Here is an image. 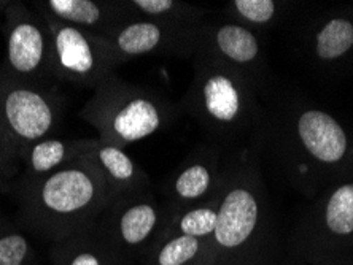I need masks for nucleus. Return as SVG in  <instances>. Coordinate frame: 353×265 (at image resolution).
Returning a JSON list of instances; mask_svg holds the SVG:
<instances>
[{
  "mask_svg": "<svg viewBox=\"0 0 353 265\" xmlns=\"http://www.w3.org/2000/svg\"><path fill=\"white\" fill-rule=\"evenodd\" d=\"M271 249L272 213L266 183L258 156L243 149L223 169L209 265H269Z\"/></svg>",
  "mask_w": 353,
  "mask_h": 265,
  "instance_id": "nucleus-1",
  "label": "nucleus"
},
{
  "mask_svg": "<svg viewBox=\"0 0 353 265\" xmlns=\"http://www.w3.org/2000/svg\"><path fill=\"white\" fill-rule=\"evenodd\" d=\"M10 194L18 200L21 222L54 243L94 224L110 204L107 186L86 156L40 180L12 184Z\"/></svg>",
  "mask_w": 353,
  "mask_h": 265,
  "instance_id": "nucleus-2",
  "label": "nucleus"
},
{
  "mask_svg": "<svg viewBox=\"0 0 353 265\" xmlns=\"http://www.w3.org/2000/svg\"><path fill=\"white\" fill-rule=\"evenodd\" d=\"M193 59V81L181 102L185 112L216 145L226 147L245 138L258 145L266 126V112L253 86L202 46Z\"/></svg>",
  "mask_w": 353,
  "mask_h": 265,
  "instance_id": "nucleus-3",
  "label": "nucleus"
},
{
  "mask_svg": "<svg viewBox=\"0 0 353 265\" xmlns=\"http://www.w3.org/2000/svg\"><path fill=\"white\" fill-rule=\"evenodd\" d=\"M79 114L102 142L126 148L168 129L179 116V108L161 92L115 75L92 91Z\"/></svg>",
  "mask_w": 353,
  "mask_h": 265,
  "instance_id": "nucleus-4",
  "label": "nucleus"
},
{
  "mask_svg": "<svg viewBox=\"0 0 353 265\" xmlns=\"http://www.w3.org/2000/svg\"><path fill=\"white\" fill-rule=\"evenodd\" d=\"M64 110L58 87L19 81L0 67V175L5 181L12 184L17 180L30 145L53 137Z\"/></svg>",
  "mask_w": 353,
  "mask_h": 265,
  "instance_id": "nucleus-5",
  "label": "nucleus"
},
{
  "mask_svg": "<svg viewBox=\"0 0 353 265\" xmlns=\"http://www.w3.org/2000/svg\"><path fill=\"white\" fill-rule=\"evenodd\" d=\"M282 137L283 153L292 170L304 183H316V170L331 169L341 164L349 151V138L337 119L314 107H303L285 116Z\"/></svg>",
  "mask_w": 353,
  "mask_h": 265,
  "instance_id": "nucleus-6",
  "label": "nucleus"
},
{
  "mask_svg": "<svg viewBox=\"0 0 353 265\" xmlns=\"http://www.w3.org/2000/svg\"><path fill=\"white\" fill-rule=\"evenodd\" d=\"M3 72L35 86H56L53 35L45 18L30 5L10 0L2 19Z\"/></svg>",
  "mask_w": 353,
  "mask_h": 265,
  "instance_id": "nucleus-7",
  "label": "nucleus"
},
{
  "mask_svg": "<svg viewBox=\"0 0 353 265\" xmlns=\"http://www.w3.org/2000/svg\"><path fill=\"white\" fill-rule=\"evenodd\" d=\"M170 210L152 191L112 200L97 220V229L123 262L143 259L168 227Z\"/></svg>",
  "mask_w": 353,
  "mask_h": 265,
  "instance_id": "nucleus-8",
  "label": "nucleus"
},
{
  "mask_svg": "<svg viewBox=\"0 0 353 265\" xmlns=\"http://www.w3.org/2000/svg\"><path fill=\"white\" fill-rule=\"evenodd\" d=\"M43 18L53 35L54 74L58 83H70L94 91L117 75L119 62L105 40L50 17Z\"/></svg>",
  "mask_w": 353,
  "mask_h": 265,
  "instance_id": "nucleus-9",
  "label": "nucleus"
},
{
  "mask_svg": "<svg viewBox=\"0 0 353 265\" xmlns=\"http://www.w3.org/2000/svg\"><path fill=\"white\" fill-rule=\"evenodd\" d=\"M201 24L180 25L132 18L103 40L119 64L143 56L193 57L199 48Z\"/></svg>",
  "mask_w": 353,
  "mask_h": 265,
  "instance_id": "nucleus-10",
  "label": "nucleus"
},
{
  "mask_svg": "<svg viewBox=\"0 0 353 265\" xmlns=\"http://www.w3.org/2000/svg\"><path fill=\"white\" fill-rule=\"evenodd\" d=\"M199 46L245 78L256 94L266 92V53L255 29L230 18H205L199 29Z\"/></svg>",
  "mask_w": 353,
  "mask_h": 265,
  "instance_id": "nucleus-11",
  "label": "nucleus"
},
{
  "mask_svg": "<svg viewBox=\"0 0 353 265\" xmlns=\"http://www.w3.org/2000/svg\"><path fill=\"white\" fill-rule=\"evenodd\" d=\"M350 235H353V183H344L305 215L296 237L301 262L314 265L331 240Z\"/></svg>",
  "mask_w": 353,
  "mask_h": 265,
  "instance_id": "nucleus-12",
  "label": "nucleus"
},
{
  "mask_svg": "<svg viewBox=\"0 0 353 265\" xmlns=\"http://www.w3.org/2000/svg\"><path fill=\"white\" fill-rule=\"evenodd\" d=\"M223 169L215 145L196 148L164 183L165 205L180 210L212 200L220 191Z\"/></svg>",
  "mask_w": 353,
  "mask_h": 265,
  "instance_id": "nucleus-13",
  "label": "nucleus"
},
{
  "mask_svg": "<svg viewBox=\"0 0 353 265\" xmlns=\"http://www.w3.org/2000/svg\"><path fill=\"white\" fill-rule=\"evenodd\" d=\"M32 7L43 17L74 25L105 39L119 25L132 19L126 2L107 0H39Z\"/></svg>",
  "mask_w": 353,
  "mask_h": 265,
  "instance_id": "nucleus-14",
  "label": "nucleus"
},
{
  "mask_svg": "<svg viewBox=\"0 0 353 265\" xmlns=\"http://www.w3.org/2000/svg\"><path fill=\"white\" fill-rule=\"evenodd\" d=\"M86 158L94 162L101 173L110 195V202L124 195L152 191V180L147 171L126 153V148L102 142L99 138L97 145L86 154Z\"/></svg>",
  "mask_w": 353,
  "mask_h": 265,
  "instance_id": "nucleus-15",
  "label": "nucleus"
},
{
  "mask_svg": "<svg viewBox=\"0 0 353 265\" xmlns=\"http://www.w3.org/2000/svg\"><path fill=\"white\" fill-rule=\"evenodd\" d=\"M99 138H56L45 137L34 142L26 149L21 159V171L14 183H30L53 171L65 167L67 164L81 159L96 147Z\"/></svg>",
  "mask_w": 353,
  "mask_h": 265,
  "instance_id": "nucleus-16",
  "label": "nucleus"
},
{
  "mask_svg": "<svg viewBox=\"0 0 353 265\" xmlns=\"http://www.w3.org/2000/svg\"><path fill=\"white\" fill-rule=\"evenodd\" d=\"M51 259L54 265H123L115 251L99 232L97 224L83 229L65 240L54 243Z\"/></svg>",
  "mask_w": 353,
  "mask_h": 265,
  "instance_id": "nucleus-17",
  "label": "nucleus"
},
{
  "mask_svg": "<svg viewBox=\"0 0 353 265\" xmlns=\"http://www.w3.org/2000/svg\"><path fill=\"white\" fill-rule=\"evenodd\" d=\"M212 240L186 235L165 227L163 235L145 254V265H209Z\"/></svg>",
  "mask_w": 353,
  "mask_h": 265,
  "instance_id": "nucleus-18",
  "label": "nucleus"
},
{
  "mask_svg": "<svg viewBox=\"0 0 353 265\" xmlns=\"http://www.w3.org/2000/svg\"><path fill=\"white\" fill-rule=\"evenodd\" d=\"M126 5L134 18L180 25L201 24L207 14L204 8L185 2H176V0H131V2H126Z\"/></svg>",
  "mask_w": 353,
  "mask_h": 265,
  "instance_id": "nucleus-19",
  "label": "nucleus"
},
{
  "mask_svg": "<svg viewBox=\"0 0 353 265\" xmlns=\"http://www.w3.org/2000/svg\"><path fill=\"white\" fill-rule=\"evenodd\" d=\"M312 54L316 61L331 62L341 59L353 48V23L347 18H330L315 28L312 35Z\"/></svg>",
  "mask_w": 353,
  "mask_h": 265,
  "instance_id": "nucleus-20",
  "label": "nucleus"
},
{
  "mask_svg": "<svg viewBox=\"0 0 353 265\" xmlns=\"http://www.w3.org/2000/svg\"><path fill=\"white\" fill-rule=\"evenodd\" d=\"M220 192V191H218ZM218 218V194L209 202L188 209L170 210L168 222L169 229L183 232L186 235L212 240L216 229Z\"/></svg>",
  "mask_w": 353,
  "mask_h": 265,
  "instance_id": "nucleus-21",
  "label": "nucleus"
},
{
  "mask_svg": "<svg viewBox=\"0 0 353 265\" xmlns=\"http://www.w3.org/2000/svg\"><path fill=\"white\" fill-rule=\"evenodd\" d=\"M0 265H35L34 249L24 232L0 211Z\"/></svg>",
  "mask_w": 353,
  "mask_h": 265,
  "instance_id": "nucleus-22",
  "label": "nucleus"
},
{
  "mask_svg": "<svg viewBox=\"0 0 353 265\" xmlns=\"http://www.w3.org/2000/svg\"><path fill=\"white\" fill-rule=\"evenodd\" d=\"M280 5L274 0H234L226 5L228 18L248 28H263L274 23L279 17Z\"/></svg>",
  "mask_w": 353,
  "mask_h": 265,
  "instance_id": "nucleus-23",
  "label": "nucleus"
},
{
  "mask_svg": "<svg viewBox=\"0 0 353 265\" xmlns=\"http://www.w3.org/2000/svg\"><path fill=\"white\" fill-rule=\"evenodd\" d=\"M0 192H12V184L8 183V181H5L3 178H2V175H0Z\"/></svg>",
  "mask_w": 353,
  "mask_h": 265,
  "instance_id": "nucleus-24",
  "label": "nucleus"
},
{
  "mask_svg": "<svg viewBox=\"0 0 353 265\" xmlns=\"http://www.w3.org/2000/svg\"><path fill=\"white\" fill-rule=\"evenodd\" d=\"M8 3H10V0H0V23H2L3 13H5V10H7Z\"/></svg>",
  "mask_w": 353,
  "mask_h": 265,
  "instance_id": "nucleus-25",
  "label": "nucleus"
},
{
  "mask_svg": "<svg viewBox=\"0 0 353 265\" xmlns=\"http://www.w3.org/2000/svg\"><path fill=\"white\" fill-rule=\"evenodd\" d=\"M299 265H305V264H299Z\"/></svg>",
  "mask_w": 353,
  "mask_h": 265,
  "instance_id": "nucleus-26",
  "label": "nucleus"
}]
</instances>
